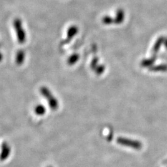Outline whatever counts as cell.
<instances>
[{
    "label": "cell",
    "instance_id": "6da1fadb",
    "mask_svg": "<svg viewBox=\"0 0 167 167\" xmlns=\"http://www.w3.org/2000/svg\"><path fill=\"white\" fill-rule=\"evenodd\" d=\"M40 92L42 93V95L48 100L49 105L51 107V108L53 110H55L58 109V100L53 97V95L51 94L50 91L48 90V88L46 87H42L40 89Z\"/></svg>",
    "mask_w": 167,
    "mask_h": 167
},
{
    "label": "cell",
    "instance_id": "7a4b0ae2",
    "mask_svg": "<svg viewBox=\"0 0 167 167\" xmlns=\"http://www.w3.org/2000/svg\"><path fill=\"white\" fill-rule=\"evenodd\" d=\"M117 143L120 145L131 147L136 150H139L143 147L142 143L138 141L128 139L123 137H119L117 139Z\"/></svg>",
    "mask_w": 167,
    "mask_h": 167
},
{
    "label": "cell",
    "instance_id": "3957f363",
    "mask_svg": "<svg viewBox=\"0 0 167 167\" xmlns=\"http://www.w3.org/2000/svg\"><path fill=\"white\" fill-rule=\"evenodd\" d=\"M164 40H165V38L164 37H161L157 40V41L155 43V45L154 46V48H153L154 53H157L159 51L160 46L164 42Z\"/></svg>",
    "mask_w": 167,
    "mask_h": 167
},
{
    "label": "cell",
    "instance_id": "277c9868",
    "mask_svg": "<svg viewBox=\"0 0 167 167\" xmlns=\"http://www.w3.org/2000/svg\"><path fill=\"white\" fill-rule=\"evenodd\" d=\"M150 71L154 72H166L167 71V64H160L159 66H155L150 67Z\"/></svg>",
    "mask_w": 167,
    "mask_h": 167
},
{
    "label": "cell",
    "instance_id": "5b68a950",
    "mask_svg": "<svg viewBox=\"0 0 167 167\" xmlns=\"http://www.w3.org/2000/svg\"><path fill=\"white\" fill-rule=\"evenodd\" d=\"M125 18V13L122 9H119L117 12V16L116 20H115V22L116 24L121 23Z\"/></svg>",
    "mask_w": 167,
    "mask_h": 167
},
{
    "label": "cell",
    "instance_id": "8992f818",
    "mask_svg": "<svg viewBox=\"0 0 167 167\" xmlns=\"http://www.w3.org/2000/svg\"><path fill=\"white\" fill-rule=\"evenodd\" d=\"M155 60H156L155 57H153V58L148 59V60H145L143 61V62L141 63V65L143 67H148V66H150L151 65H152L155 62Z\"/></svg>",
    "mask_w": 167,
    "mask_h": 167
},
{
    "label": "cell",
    "instance_id": "52a82bcc",
    "mask_svg": "<svg viewBox=\"0 0 167 167\" xmlns=\"http://www.w3.org/2000/svg\"><path fill=\"white\" fill-rule=\"evenodd\" d=\"M78 28L75 26H73L71 27L69 30H68V32H67V37H68V39H70V38H73L74 35L78 33Z\"/></svg>",
    "mask_w": 167,
    "mask_h": 167
},
{
    "label": "cell",
    "instance_id": "ba28073f",
    "mask_svg": "<svg viewBox=\"0 0 167 167\" xmlns=\"http://www.w3.org/2000/svg\"><path fill=\"white\" fill-rule=\"evenodd\" d=\"M79 58V56L78 54H74L68 60L67 63L69 65H73L74 63H76Z\"/></svg>",
    "mask_w": 167,
    "mask_h": 167
},
{
    "label": "cell",
    "instance_id": "9c48e42d",
    "mask_svg": "<svg viewBox=\"0 0 167 167\" xmlns=\"http://www.w3.org/2000/svg\"><path fill=\"white\" fill-rule=\"evenodd\" d=\"M35 113L38 115H43L45 113V108L42 105H38L35 109Z\"/></svg>",
    "mask_w": 167,
    "mask_h": 167
},
{
    "label": "cell",
    "instance_id": "30bf717a",
    "mask_svg": "<svg viewBox=\"0 0 167 167\" xmlns=\"http://www.w3.org/2000/svg\"><path fill=\"white\" fill-rule=\"evenodd\" d=\"M115 21L109 16H105L103 19V22L105 24H110L111 23H113Z\"/></svg>",
    "mask_w": 167,
    "mask_h": 167
},
{
    "label": "cell",
    "instance_id": "8fae6325",
    "mask_svg": "<svg viewBox=\"0 0 167 167\" xmlns=\"http://www.w3.org/2000/svg\"><path fill=\"white\" fill-rule=\"evenodd\" d=\"M164 43L165 44V46L167 48V39H165V40H164Z\"/></svg>",
    "mask_w": 167,
    "mask_h": 167
},
{
    "label": "cell",
    "instance_id": "7c38bea8",
    "mask_svg": "<svg viewBox=\"0 0 167 167\" xmlns=\"http://www.w3.org/2000/svg\"></svg>",
    "mask_w": 167,
    "mask_h": 167
}]
</instances>
